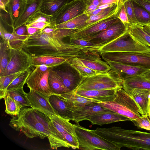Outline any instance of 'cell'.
I'll use <instances>...</instances> for the list:
<instances>
[{
  "label": "cell",
  "mask_w": 150,
  "mask_h": 150,
  "mask_svg": "<svg viewBox=\"0 0 150 150\" xmlns=\"http://www.w3.org/2000/svg\"><path fill=\"white\" fill-rule=\"evenodd\" d=\"M77 30L57 29L49 33L41 31L28 35L24 41L22 49L31 57L51 56L68 59L71 62L75 58H85L94 50L64 42Z\"/></svg>",
  "instance_id": "cell-1"
},
{
  "label": "cell",
  "mask_w": 150,
  "mask_h": 150,
  "mask_svg": "<svg viewBox=\"0 0 150 150\" xmlns=\"http://www.w3.org/2000/svg\"><path fill=\"white\" fill-rule=\"evenodd\" d=\"M50 119L44 113L31 107H22L11 119L9 125L28 138L44 139L50 135Z\"/></svg>",
  "instance_id": "cell-2"
},
{
  "label": "cell",
  "mask_w": 150,
  "mask_h": 150,
  "mask_svg": "<svg viewBox=\"0 0 150 150\" xmlns=\"http://www.w3.org/2000/svg\"><path fill=\"white\" fill-rule=\"evenodd\" d=\"M94 131L98 135L112 142L120 149L150 150V133L126 129L120 127H98Z\"/></svg>",
  "instance_id": "cell-3"
},
{
  "label": "cell",
  "mask_w": 150,
  "mask_h": 150,
  "mask_svg": "<svg viewBox=\"0 0 150 150\" xmlns=\"http://www.w3.org/2000/svg\"><path fill=\"white\" fill-rule=\"evenodd\" d=\"M48 117L50 135L47 138L51 148L64 147L79 149L75 125L70 122L69 120L57 115Z\"/></svg>",
  "instance_id": "cell-4"
},
{
  "label": "cell",
  "mask_w": 150,
  "mask_h": 150,
  "mask_svg": "<svg viewBox=\"0 0 150 150\" xmlns=\"http://www.w3.org/2000/svg\"><path fill=\"white\" fill-rule=\"evenodd\" d=\"M115 95L113 101L98 103L106 108L129 118L131 121L141 116L138 105L122 86L116 89Z\"/></svg>",
  "instance_id": "cell-5"
},
{
  "label": "cell",
  "mask_w": 150,
  "mask_h": 150,
  "mask_svg": "<svg viewBox=\"0 0 150 150\" xmlns=\"http://www.w3.org/2000/svg\"><path fill=\"white\" fill-rule=\"evenodd\" d=\"M123 80L111 69L91 76L82 77L74 92L81 90H103L116 89L122 86Z\"/></svg>",
  "instance_id": "cell-6"
},
{
  "label": "cell",
  "mask_w": 150,
  "mask_h": 150,
  "mask_svg": "<svg viewBox=\"0 0 150 150\" xmlns=\"http://www.w3.org/2000/svg\"><path fill=\"white\" fill-rule=\"evenodd\" d=\"M75 132L79 149L85 150H120L112 142L97 134L94 131L76 124Z\"/></svg>",
  "instance_id": "cell-7"
},
{
  "label": "cell",
  "mask_w": 150,
  "mask_h": 150,
  "mask_svg": "<svg viewBox=\"0 0 150 150\" xmlns=\"http://www.w3.org/2000/svg\"><path fill=\"white\" fill-rule=\"evenodd\" d=\"M100 54L115 52H141L150 53V47L138 42L129 34V28L122 35L103 46L98 50Z\"/></svg>",
  "instance_id": "cell-8"
},
{
  "label": "cell",
  "mask_w": 150,
  "mask_h": 150,
  "mask_svg": "<svg viewBox=\"0 0 150 150\" xmlns=\"http://www.w3.org/2000/svg\"><path fill=\"white\" fill-rule=\"evenodd\" d=\"M105 62H113L150 69V53L115 52L100 54Z\"/></svg>",
  "instance_id": "cell-9"
},
{
  "label": "cell",
  "mask_w": 150,
  "mask_h": 150,
  "mask_svg": "<svg viewBox=\"0 0 150 150\" xmlns=\"http://www.w3.org/2000/svg\"><path fill=\"white\" fill-rule=\"evenodd\" d=\"M35 67L28 76L25 83L30 90H33L49 97L54 94L48 82L50 67L44 65Z\"/></svg>",
  "instance_id": "cell-10"
},
{
  "label": "cell",
  "mask_w": 150,
  "mask_h": 150,
  "mask_svg": "<svg viewBox=\"0 0 150 150\" xmlns=\"http://www.w3.org/2000/svg\"><path fill=\"white\" fill-rule=\"evenodd\" d=\"M31 66L30 56L22 49L11 47L10 61L1 76L23 72L29 69Z\"/></svg>",
  "instance_id": "cell-11"
},
{
  "label": "cell",
  "mask_w": 150,
  "mask_h": 150,
  "mask_svg": "<svg viewBox=\"0 0 150 150\" xmlns=\"http://www.w3.org/2000/svg\"><path fill=\"white\" fill-rule=\"evenodd\" d=\"M87 5L84 0H75L65 3L53 16L56 25L69 20L83 13Z\"/></svg>",
  "instance_id": "cell-12"
},
{
  "label": "cell",
  "mask_w": 150,
  "mask_h": 150,
  "mask_svg": "<svg viewBox=\"0 0 150 150\" xmlns=\"http://www.w3.org/2000/svg\"><path fill=\"white\" fill-rule=\"evenodd\" d=\"M120 21L117 16L88 24L77 30L70 37L86 40Z\"/></svg>",
  "instance_id": "cell-13"
},
{
  "label": "cell",
  "mask_w": 150,
  "mask_h": 150,
  "mask_svg": "<svg viewBox=\"0 0 150 150\" xmlns=\"http://www.w3.org/2000/svg\"><path fill=\"white\" fill-rule=\"evenodd\" d=\"M128 28L120 21L86 40L91 41L100 48L118 38Z\"/></svg>",
  "instance_id": "cell-14"
},
{
  "label": "cell",
  "mask_w": 150,
  "mask_h": 150,
  "mask_svg": "<svg viewBox=\"0 0 150 150\" xmlns=\"http://www.w3.org/2000/svg\"><path fill=\"white\" fill-rule=\"evenodd\" d=\"M51 68L59 76L65 86L70 92L75 88L82 78L70 62Z\"/></svg>",
  "instance_id": "cell-15"
},
{
  "label": "cell",
  "mask_w": 150,
  "mask_h": 150,
  "mask_svg": "<svg viewBox=\"0 0 150 150\" xmlns=\"http://www.w3.org/2000/svg\"><path fill=\"white\" fill-rule=\"evenodd\" d=\"M31 108L38 110L48 116L57 115L49 100V98L44 94L33 90L26 93Z\"/></svg>",
  "instance_id": "cell-16"
},
{
  "label": "cell",
  "mask_w": 150,
  "mask_h": 150,
  "mask_svg": "<svg viewBox=\"0 0 150 150\" xmlns=\"http://www.w3.org/2000/svg\"><path fill=\"white\" fill-rule=\"evenodd\" d=\"M112 111L102 106L98 103H94L86 105L74 111L72 120L78 124L82 121L88 120L90 117L96 114Z\"/></svg>",
  "instance_id": "cell-17"
},
{
  "label": "cell",
  "mask_w": 150,
  "mask_h": 150,
  "mask_svg": "<svg viewBox=\"0 0 150 150\" xmlns=\"http://www.w3.org/2000/svg\"><path fill=\"white\" fill-rule=\"evenodd\" d=\"M106 62L110 67L111 69L116 73L123 80L131 77L141 75L150 70L115 62Z\"/></svg>",
  "instance_id": "cell-18"
},
{
  "label": "cell",
  "mask_w": 150,
  "mask_h": 150,
  "mask_svg": "<svg viewBox=\"0 0 150 150\" xmlns=\"http://www.w3.org/2000/svg\"><path fill=\"white\" fill-rule=\"evenodd\" d=\"M117 88L103 90H81L72 92L83 97L96 99L100 102H107L114 100Z\"/></svg>",
  "instance_id": "cell-19"
},
{
  "label": "cell",
  "mask_w": 150,
  "mask_h": 150,
  "mask_svg": "<svg viewBox=\"0 0 150 150\" xmlns=\"http://www.w3.org/2000/svg\"><path fill=\"white\" fill-rule=\"evenodd\" d=\"M88 120L93 125L100 126L117 122L131 121L129 118L113 111L96 114L90 117Z\"/></svg>",
  "instance_id": "cell-20"
},
{
  "label": "cell",
  "mask_w": 150,
  "mask_h": 150,
  "mask_svg": "<svg viewBox=\"0 0 150 150\" xmlns=\"http://www.w3.org/2000/svg\"><path fill=\"white\" fill-rule=\"evenodd\" d=\"M58 95L66 101L70 110L73 112L86 105L100 102L96 99L83 97L72 92Z\"/></svg>",
  "instance_id": "cell-21"
},
{
  "label": "cell",
  "mask_w": 150,
  "mask_h": 150,
  "mask_svg": "<svg viewBox=\"0 0 150 150\" xmlns=\"http://www.w3.org/2000/svg\"><path fill=\"white\" fill-rule=\"evenodd\" d=\"M49 99L57 115L70 120H72L73 111L70 110L65 100L55 94L51 95Z\"/></svg>",
  "instance_id": "cell-22"
},
{
  "label": "cell",
  "mask_w": 150,
  "mask_h": 150,
  "mask_svg": "<svg viewBox=\"0 0 150 150\" xmlns=\"http://www.w3.org/2000/svg\"><path fill=\"white\" fill-rule=\"evenodd\" d=\"M139 107L141 115L148 116V106L150 90L134 89L128 93Z\"/></svg>",
  "instance_id": "cell-23"
},
{
  "label": "cell",
  "mask_w": 150,
  "mask_h": 150,
  "mask_svg": "<svg viewBox=\"0 0 150 150\" xmlns=\"http://www.w3.org/2000/svg\"><path fill=\"white\" fill-rule=\"evenodd\" d=\"M71 64L84 66L99 73L107 72L111 69L110 65L101 59L87 60L75 58L71 60Z\"/></svg>",
  "instance_id": "cell-24"
},
{
  "label": "cell",
  "mask_w": 150,
  "mask_h": 150,
  "mask_svg": "<svg viewBox=\"0 0 150 150\" xmlns=\"http://www.w3.org/2000/svg\"><path fill=\"white\" fill-rule=\"evenodd\" d=\"M43 0H35L33 2L26 3L25 9L21 15L15 22L13 32L19 27L25 24L29 19L39 10Z\"/></svg>",
  "instance_id": "cell-25"
},
{
  "label": "cell",
  "mask_w": 150,
  "mask_h": 150,
  "mask_svg": "<svg viewBox=\"0 0 150 150\" xmlns=\"http://www.w3.org/2000/svg\"><path fill=\"white\" fill-rule=\"evenodd\" d=\"M122 86L127 93L134 89L150 90V80L140 75H136L124 80Z\"/></svg>",
  "instance_id": "cell-26"
},
{
  "label": "cell",
  "mask_w": 150,
  "mask_h": 150,
  "mask_svg": "<svg viewBox=\"0 0 150 150\" xmlns=\"http://www.w3.org/2000/svg\"><path fill=\"white\" fill-rule=\"evenodd\" d=\"M0 33V37L3 40L7 41L11 47L16 49H22L23 44L28 36L26 35H20L15 32H12V33L8 32L4 28L1 21Z\"/></svg>",
  "instance_id": "cell-27"
},
{
  "label": "cell",
  "mask_w": 150,
  "mask_h": 150,
  "mask_svg": "<svg viewBox=\"0 0 150 150\" xmlns=\"http://www.w3.org/2000/svg\"><path fill=\"white\" fill-rule=\"evenodd\" d=\"M50 67L48 82L54 94L60 95L70 92L65 87L59 76L52 68Z\"/></svg>",
  "instance_id": "cell-28"
},
{
  "label": "cell",
  "mask_w": 150,
  "mask_h": 150,
  "mask_svg": "<svg viewBox=\"0 0 150 150\" xmlns=\"http://www.w3.org/2000/svg\"><path fill=\"white\" fill-rule=\"evenodd\" d=\"M129 31L130 35L134 39L150 47V35L144 30L140 23L138 22L130 24Z\"/></svg>",
  "instance_id": "cell-29"
},
{
  "label": "cell",
  "mask_w": 150,
  "mask_h": 150,
  "mask_svg": "<svg viewBox=\"0 0 150 150\" xmlns=\"http://www.w3.org/2000/svg\"><path fill=\"white\" fill-rule=\"evenodd\" d=\"M26 3L25 0H10L6 7L13 28L14 23L21 15L25 8Z\"/></svg>",
  "instance_id": "cell-30"
},
{
  "label": "cell",
  "mask_w": 150,
  "mask_h": 150,
  "mask_svg": "<svg viewBox=\"0 0 150 150\" xmlns=\"http://www.w3.org/2000/svg\"><path fill=\"white\" fill-rule=\"evenodd\" d=\"M67 62H70L68 59L63 57L51 56L31 57V65L34 67L44 65L49 67H52L58 66Z\"/></svg>",
  "instance_id": "cell-31"
},
{
  "label": "cell",
  "mask_w": 150,
  "mask_h": 150,
  "mask_svg": "<svg viewBox=\"0 0 150 150\" xmlns=\"http://www.w3.org/2000/svg\"><path fill=\"white\" fill-rule=\"evenodd\" d=\"M89 16L83 13L69 20L57 25L55 28L57 29H69L79 30L83 27L88 19Z\"/></svg>",
  "instance_id": "cell-32"
},
{
  "label": "cell",
  "mask_w": 150,
  "mask_h": 150,
  "mask_svg": "<svg viewBox=\"0 0 150 150\" xmlns=\"http://www.w3.org/2000/svg\"><path fill=\"white\" fill-rule=\"evenodd\" d=\"M67 0H43L40 8L42 13L54 15L67 2Z\"/></svg>",
  "instance_id": "cell-33"
},
{
  "label": "cell",
  "mask_w": 150,
  "mask_h": 150,
  "mask_svg": "<svg viewBox=\"0 0 150 150\" xmlns=\"http://www.w3.org/2000/svg\"><path fill=\"white\" fill-rule=\"evenodd\" d=\"M11 47L6 40L1 41L0 45V76H1L10 61Z\"/></svg>",
  "instance_id": "cell-34"
},
{
  "label": "cell",
  "mask_w": 150,
  "mask_h": 150,
  "mask_svg": "<svg viewBox=\"0 0 150 150\" xmlns=\"http://www.w3.org/2000/svg\"><path fill=\"white\" fill-rule=\"evenodd\" d=\"M6 94L9 96L17 101L21 108L26 106L31 107L30 102L26 96V93L24 91L23 88L7 91Z\"/></svg>",
  "instance_id": "cell-35"
},
{
  "label": "cell",
  "mask_w": 150,
  "mask_h": 150,
  "mask_svg": "<svg viewBox=\"0 0 150 150\" xmlns=\"http://www.w3.org/2000/svg\"><path fill=\"white\" fill-rule=\"evenodd\" d=\"M4 99L6 106L5 112L11 116H15L18 115L22 108L19 104L6 94Z\"/></svg>",
  "instance_id": "cell-36"
},
{
  "label": "cell",
  "mask_w": 150,
  "mask_h": 150,
  "mask_svg": "<svg viewBox=\"0 0 150 150\" xmlns=\"http://www.w3.org/2000/svg\"><path fill=\"white\" fill-rule=\"evenodd\" d=\"M31 72L29 69L22 72L9 85L7 88L6 92L23 88L24 85Z\"/></svg>",
  "instance_id": "cell-37"
},
{
  "label": "cell",
  "mask_w": 150,
  "mask_h": 150,
  "mask_svg": "<svg viewBox=\"0 0 150 150\" xmlns=\"http://www.w3.org/2000/svg\"><path fill=\"white\" fill-rule=\"evenodd\" d=\"M19 72L0 77V98H4L6 95L7 88L13 80L22 72Z\"/></svg>",
  "instance_id": "cell-38"
},
{
  "label": "cell",
  "mask_w": 150,
  "mask_h": 150,
  "mask_svg": "<svg viewBox=\"0 0 150 150\" xmlns=\"http://www.w3.org/2000/svg\"><path fill=\"white\" fill-rule=\"evenodd\" d=\"M133 2L135 15L138 22L143 24L150 23V13Z\"/></svg>",
  "instance_id": "cell-39"
},
{
  "label": "cell",
  "mask_w": 150,
  "mask_h": 150,
  "mask_svg": "<svg viewBox=\"0 0 150 150\" xmlns=\"http://www.w3.org/2000/svg\"><path fill=\"white\" fill-rule=\"evenodd\" d=\"M53 15L45 14L39 10L35 13L28 20L26 25L40 22H50L52 21Z\"/></svg>",
  "instance_id": "cell-40"
},
{
  "label": "cell",
  "mask_w": 150,
  "mask_h": 150,
  "mask_svg": "<svg viewBox=\"0 0 150 150\" xmlns=\"http://www.w3.org/2000/svg\"><path fill=\"white\" fill-rule=\"evenodd\" d=\"M69 42L71 44L87 47L98 52L100 48L89 40L69 37Z\"/></svg>",
  "instance_id": "cell-41"
},
{
  "label": "cell",
  "mask_w": 150,
  "mask_h": 150,
  "mask_svg": "<svg viewBox=\"0 0 150 150\" xmlns=\"http://www.w3.org/2000/svg\"><path fill=\"white\" fill-rule=\"evenodd\" d=\"M124 4L130 24L138 22L135 15L132 1L126 0L125 1Z\"/></svg>",
  "instance_id": "cell-42"
},
{
  "label": "cell",
  "mask_w": 150,
  "mask_h": 150,
  "mask_svg": "<svg viewBox=\"0 0 150 150\" xmlns=\"http://www.w3.org/2000/svg\"><path fill=\"white\" fill-rule=\"evenodd\" d=\"M134 125L140 129L150 131V120L147 116H142L131 120Z\"/></svg>",
  "instance_id": "cell-43"
},
{
  "label": "cell",
  "mask_w": 150,
  "mask_h": 150,
  "mask_svg": "<svg viewBox=\"0 0 150 150\" xmlns=\"http://www.w3.org/2000/svg\"><path fill=\"white\" fill-rule=\"evenodd\" d=\"M71 64V65L77 71L82 77L91 76L99 73L84 66Z\"/></svg>",
  "instance_id": "cell-44"
},
{
  "label": "cell",
  "mask_w": 150,
  "mask_h": 150,
  "mask_svg": "<svg viewBox=\"0 0 150 150\" xmlns=\"http://www.w3.org/2000/svg\"><path fill=\"white\" fill-rule=\"evenodd\" d=\"M124 3L122 6L120 10L118 13L117 17L124 24L126 28H128L130 24L127 14Z\"/></svg>",
  "instance_id": "cell-45"
},
{
  "label": "cell",
  "mask_w": 150,
  "mask_h": 150,
  "mask_svg": "<svg viewBox=\"0 0 150 150\" xmlns=\"http://www.w3.org/2000/svg\"><path fill=\"white\" fill-rule=\"evenodd\" d=\"M137 5L150 13V3L142 0H132Z\"/></svg>",
  "instance_id": "cell-46"
},
{
  "label": "cell",
  "mask_w": 150,
  "mask_h": 150,
  "mask_svg": "<svg viewBox=\"0 0 150 150\" xmlns=\"http://www.w3.org/2000/svg\"><path fill=\"white\" fill-rule=\"evenodd\" d=\"M13 32L20 35H29L27 31V27L25 24L19 27Z\"/></svg>",
  "instance_id": "cell-47"
},
{
  "label": "cell",
  "mask_w": 150,
  "mask_h": 150,
  "mask_svg": "<svg viewBox=\"0 0 150 150\" xmlns=\"http://www.w3.org/2000/svg\"><path fill=\"white\" fill-rule=\"evenodd\" d=\"M27 31L29 35H32L37 32L41 31L40 29L30 26H27Z\"/></svg>",
  "instance_id": "cell-48"
},
{
  "label": "cell",
  "mask_w": 150,
  "mask_h": 150,
  "mask_svg": "<svg viewBox=\"0 0 150 150\" xmlns=\"http://www.w3.org/2000/svg\"><path fill=\"white\" fill-rule=\"evenodd\" d=\"M120 0H100L99 5L105 4H112L117 3Z\"/></svg>",
  "instance_id": "cell-49"
},
{
  "label": "cell",
  "mask_w": 150,
  "mask_h": 150,
  "mask_svg": "<svg viewBox=\"0 0 150 150\" xmlns=\"http://www.w3.org/2000/svg\"><path fill=\"white\" fill-rule=\"evenodd\" d=\"M98 8V6L93 5H90L87 6L86 8L85 11L84 13H88L92 12Z\"/></svg>",
  "instance_id": "cell-50"
},
{
  "label": "cell",
  "mask_w": 150,
  "mask_h": 150,
  "mask_svg": "<svg viewBox=\"0 0 150 150\" xmlns=\"http://www.w3.org/2000/svg\"><path fill=\"white\" fill-rule=\"evenodd\" d=\"M57 29L55 28L47 27L43 29L41 32L42 33H49L55 31Z\"/></svg>",
  "instance_id": "cell-51"
},
{
  "label": "cell",
  "mask_w": 150,
  "mask_h": 150,
  "mask_svg": "<svg viewBox=\"0 0 150 150\" xmlns=\"http://www.w3.org/2000/svg\"><path fill=\"white\" fill-rule=\"evenodd\" d=\"M115 4H105L100 5L98 6V8L103 9H105L109 7H112Z\"/></svg>",
  "instance_id": "cell-52"
},
{
  "label": "cell",
  "mask_w": 150,
  "mask_h": 150,
  "mask_svg": "<svg viewBox=\"0 0 150 150\" xmlns=\"http://www.w3.org/2000/svg\"><path fill=\"white\" fill-rule=\"evenodd\" d=\"M140 75L147 79L150 80V70Z\"/></svg>",
  "instance_id": "cell-53"
},
{
  "label": "cell",
  "mask_w": 150,
  "mask_h": 150,
  "mask_svg": "<svg viewBox=\"0 0 150 150\" xmlns=\"http://www.w3.org/2000/svg\"><path fill=\"white\" fill-rule=\"evenodd\" d=\"M6 6L4 5L3 2L0 0V8L1 10H2L6 13H8V12L6 9Z\"/></svg>",
  "instance_id": "cell-54"
},
{
  "label": "cell",
  "mask_w": 150,
  "mask_h": 150,
  "mask_svg": "<svg viewBox=\"0 0 150 150\" xmlns=\"http://www.w3.org/2000/svg\"><path fill=\"white\" fill-rule=\"evenodd\" d=\"M143 26V28L144 30L150 35V29L146 27V26L142 25Z\"/></svg>",
  "instance_id": "cell-55"
},
{
  "label": "cell",
  "mask_w": 150,
  "mask_h": 150,
  "mask_svg": "<svg viewBox=\"0 0 150 150\" xmlns=\"http://www.w3.org/2000/svg\"><path fill=\"white\" fill-rule=\"evenodd\" d=\"M149 115H150V94L149 98L148 106V116Z\"/></svg>",
  "instance_id": "cell-56"
},
{
  "label": "cell",
  "mask_w": 150,
  "mask_h": 150,
  "mask_svg": "<svg viewBox=\"0 0 150 150\" xmlns=\"http://www.w3.org/2000/svg\"><path fill=\"white\" fill-rule=\"evenodd\" d=\"M6 6L10 0H1Z\"/></svg>",
  "instance_id": "cell-57"
},
{
  "label": "cell",
  "mask_w": 150,
  "mask_h": 150,
  "mask_svg": "<svg viewBox=\"0 0 150 150\" xmlns=\"http://www.w3.org/2000/svg\"><path fill=\"white\" fill-rule=\"evenodd\" d=\"M141 24H142L143 25L146 26V27H147L148 28H149V29H150V23H149L146 24H143L142 23H141Z\"/></svg>",
  "instance_id": "cell-58"
},
{
  "label": "cell",
  "mask_w": 150,
  "mask_h": 150,
  "mask_svg": "<svg viewBox=\"0 0 150 150\" xmlns=\"http://www.w3.org/2000/svg\"><path fill=\"white\" fill-rule=\"evenodd\" d=\"M35 0H25L26 3H30L33 2Z\"/></svg>",
  "instance_id": "cell-59"
},
{
  "label": "cell",
  "mask_w": 150,
  "mask_h": 150,
  "mask_svg": "<svg viewBox=\"0 0 150 150\" xmlns=\"http://www.w3.org/2000/svg\"><path fill=\"white\" fill-rule=\"evenodd\" d=\"M143 0L144 1H146V2H149V3H150V0Z\"/></svg>",
  "instance_id": "cell-60"
},
{
  "label": "cell",
  "mask_w": 150,
  "mask_h": 150,
  "mask_svg": "<svg viewBox=\"0 0 150 150\" xmlns=\"http://www.w3.org/2000/svg\"><path fill=\"white\" fill-rule=\"evenodd\" d=\"M73 0H67V2H69L70 1H73Z\"/></svg>",
  "instance_id": "cell-61"
},
{
  "label": "cell",
  "mask_w": 150,
  "mask_h": 150,
  "mask_svg": "<svg viewBox=\"0 0 150 150\" xmlns=\"http://www.w3.org/2000/svg\"><path fill=\"white\" fill-rule=\"evenodd\" d=\"M148 117L149 119V120H150V115L148 116Z\"/></svg>",
  "instance_id": "cell-62"
}]
</instances>
